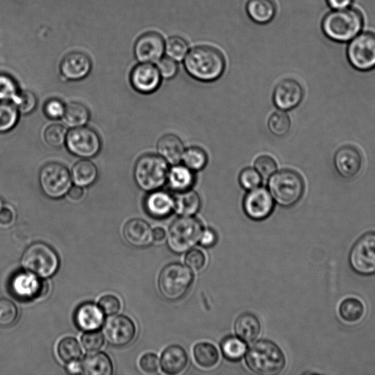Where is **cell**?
I'll use <instances>...</instances> for the list:
<instances>
[{
  "label": "cell",
  "instance_id": "17",
  "mask_svg": "<svg viewBox=\"0 0 375 375\" xmlns=\"http://www.w3.org/2000/svg\"><path fill=\"white\" fill-rule=\"evenodd\" d=\"M304 96L302 84L295 80L286 79L275 87L273 101L280 110L286 111L298 107L302 102Z\"/></svg>",
  "mask_w": 375,
  "mask_h": 375
},
{
  "label": "cell",
  "instance_id": "7",
  "mask_svg": "<svg viewBox=\"0 0 375 375\" xmlns=\"http://www.w3.org/2000/svg\"><path fill=\"white\" fill-rule=\"evenodd\" d=\"M24 269L41 278L53 276L60 266V259L55 250L44 243H35L25 250L21 258Z\"/></svg>",
  "mask_w": 375,
  "mask_h": 375
},
{
  "label": "cell",
  "instance_id": "28",
  "mask_svg": "<svg viewBox=\"0 0 375 375\" xmlns=\"http://www.w3.org/2000/svg\"><path fill=\"white\" fill-rule=\"evenodd\" d=\"M174 196V211L181 217H193L201 208V198L192 190L178 192Z\"/></svg>",
  "mask_w": 375,
  "mask_h": 375
},
{
  "label": "cell",
  "instance_id": "43",
  "mask_svg": "<svg viewBox=\"0 0 375 375\" xmlns=\"http://www.w3.org/2000/svg\"><path fill=\"white\" fill-rule=\"evenodd\" d=\"M18 93L16 81L8 74L0 73V102L14 101Z\"/></svg>",
  "mask_w": 375,
  "mask_h": 375
},
{
  "label": "cell",
  "instance_id": "49",
  "mask_svg": "<svg viewBox=\"0 0 375 375\" xmlns=\"http://www.w3.org/2000/svg\"><path fill=\"white\" fill-rule=\"evenodd\" d=\"M157 68L161 77L165 80L173 79L179 72L177 62L170 57L161 58L158 62Z\"/></svg>",
  "mask_w": 375,
  "mask_h": 375
},
{
  "label": "cell",
  "instance_id": "40",
  "mask_svg": "<svg viewBox=\"0 0 375 375\" xmlns=\"http://www.w3.org/2000/svg\"><path fill=\"white\" fill-rule=\"evenodd\" d=\"M165 52L168 57L176 62L182 61L189 53V44L182 37L174 36L167 42Z\"/></svg>",
  "mask_w": 375,
  "mask_h": 375
},
{
  "label": "cell",
  "instance_id": "38",
  "mask_svg": "<svg viewBox=\"0 0 375 375\" xmlns=\"http://www.w3.org/2000/svg\"><path fill=\"white\" fill-rule=\"evenodd\" d=\"M270 131L275 136H284L289 133L291 128V120L284 111L274 112L268 122Z\"/></svg>",
  "mask_w": 375,
  "mask_h": 375
},
{
  "label": "cell",
  "instance_id": "11",
  "mask_svg": "<svg viewBox=\"0 0 375 375\" xmlns=\"http://www.w3.org/2000/svg\"><path fill=\"white\" fill-rule=\"evenodd\" d=\"M349 264L361 276L375 275V232L359 237L349 252Z\"/></svg>",
  "mask_w": 375,
  "mask_h": 375
},
{
  "label": "cell",
  "instance_id": "24",
  "mask_svg": "<svg viewBox=\"0 0 375 375\" xmlns=\"http://www.w3.org/2000/svg\"><path fill=\"white\" fill-rule=\"evenodd\" d=\"M184 151V145L176 134H165L161 137L157 143L158 155L171 165L180 164Z\"/></svg>",
  "mask_w": 375,
  "mask_h": 375
},
{
  "label": "cell",
  "instance_id": "45",
  "mask_svg": "<svg viewBox=\"0 0 375 375\" xmlns=\"http://www.w3.org/2000/svg\"><path fill=\"white\" fill-rule=\"evenodd\" d=\"M262 179L258 172L252 167L244 169L239 176V183L245 190L250 191L260 186Z\"/></svg>",
  "mask_w": 375,
  "mask_h": 375
},
{
  "label": "cell",
  "instance_id": "27",
  "mask_svg": "<svg viewBox=\"0 0 375 375\" xmlns=\"http://www.w3.org/2000/svg\"><path fill=\"white\" fill-rule=\"evenodd\" d=\"M246 12L250 19L258 24H267L276 16L274 0H248Z\"/></svg>",
  "mask_w": 375,
  "mask_h": 375
},
{
  "label": "cell",
  "instance_id": "31",
  "mask_svg": "<svg viewBox=\"0 0 375 375\" xmlns=\"http://www.w3.org/2000/svg\"><path fill=\"white\" fill-rule=\"evenodd\" d=\"M72 182L81 187L93 185L98 179V169L92 161L83 159L73 167L71 171Z\"/></svg>",
  "mask_w": 375,
  "mask_h": 375
},
{
  "label": "cell",
  "instance_id": "47",
  "mask_svg": "<svg viewBox=\"0 0 375 375\" xmlns=\"http://www.w3.org/2000/svg\"><path fill=\"white\" fill-rule=\"evenodd\" d=\"M82 343L87 352L96 353L104 346V336L96 331L86 332L82 337Z\"/></svg>",
  "mask_w": 375,
  "mask_h": 375
},
{
  "label": "cell",
  "instance_id": "46",
  "mask_svg": "<svg viewBox=\"0 0 375 375\" xmlns=\"http://www.w3.org/2000/svg\"><path fill=\"white\" fill-rule=\"evenodd\" d=\"M255 169L262 179L268 180L277 171V164L272 157L262 156L255 161Z\"/></svg>",
  "mask_w": 375,
  "mask_h": 375
},
{
  "label": "cell",
  "instance_id": "18",
  "mask_svg": "<svg viewBox=\"0 0 375 375\" xmlns=\"http://www.w3.org/2000/svg\"><path fill=\"white\" fill-rule=\"evenodd\" d=\"M333 165L337 172L345 179L358 176L363 165V158L358 149L352 145H344L337 149L333 156Z\"/></svg>",
  "mask_w": 375,
  "mask_h": 375
},
{
  "label": "cell",
  "instance_id": "36",
  "mask_svg": "<svg viewBox=\"0 0 375 375\" xmlns=\"http://www.w3.org/2000/svg\"><path fill=\"white\" fill-rule=\"evenodd\" d=\"M19 111L14 103L0 102V133L14 129L19 121Z\"/></svg>",
  "mask_w": 375,
  "mask_h": 375
},
{
  "label": "cell",
  "instance_id": "29",
  "mask_svg": "<svg viewBox=\"0 0 375 375\" xmlns=\"http://www.w3.org/2000/svg\"><path fill=\"white\" fill-rule=\"evenodd\" d=\"M261 331L258 318L250 313H245L237 318L235 323V332L246 343L251 344L257 338Z\"/></svg>",
  "mask_w": 375,
  "mask_h": 375
},
{
  "label": "cell",
  "instance_id": "50",
  "mask_svg": "<svg viewBox=\"0 0 375 375\" xmlns=\"http://www.w3.org/2000/svg\"><path fill=\"white\" fill-rule=\"evenodd\" d=\"M98 307L108 316L114 315L121 309L120 300L115 295H107L100 299Z\"/></svg>",
  "mask_w": 375,
  "mask_h": 375
},
{
  "label": "cell",
  "instance_id": "12",
  "mask_svg": "<svg viewBox=\"0 0 375 375\" xmlns=\"http://www.w3.org/2000/svg\"><path fill=\"white\" fill-rule=\"evenodd\" d=\"M66 144L70 153L84 159L95 156L102 148L98 133L85 127L73 128L68 132Z\"/></svg>",
  "mask_w": 375,
  "mask_h": 375
},
{
  "label": "cell",
  "instance_id": "20",
  "mask_svg": "<svg viewBox=\"0 0 375 375\" xmlns=\"http://www.w3.org/2000/svg\"><path fill=\"white\" fill-rule=\"evenodd\" d=\"M92 70L90 57L82 52H72L62 59L60 71L66 79L78 81L84 79Z\"/></svg>",
  "mask_w": 375,
  "mask_h": 375
},
{
  "label": "cell",
  "instance_id": "48",
  "mask_svg": "<svg viewBox=\"0 0 375 375\" xmlns=\"http://www.w3.org/2000/svg\"><path fill=\"white\" fill-rule=\"evenodd\" d=\"M185 262L192 270L199 271L205 268L206 257L201 250L192 249L185 255Z\"/></svg>",
  "mask_w": 375,
  "mask_h": 375
},
{
  "label": "cell",
  "instance_id": "14",
  "mask_svg": "<svg viewBox=\"0 0 375 375\" xmlns=\"http://www.w3.org/2000/svg\"><path fill=\"white\" fill-rule=\"evenodd\" d=\"M244 210L246 216L255 221L267 219L274 209L275 201L268 190L258 187L250 190L244 199Z\"/></svg>",
  "mask_w": 375,
  "mask_h": 375
},
{
  "label": "cell",
  "instance_id": "32",
  "mask_svg": "<svg viewBox=\"0 0 375 375\" xmlns=\"http://www.w3.org/2000/svg\"><path fill=\"white\" fill-rule=\"evenodd\" d=\"M196 364L203 369L214 368L219 363V353L217 348L208 342H200L194 348Z\"/></svg>",
  "mask_w": 375,
  "mask_h": 375
},
{
  "label": "cell",
  "instance_id": "1",
  "mask_svg": "<svg viewBox=\"0 0 375 375\" xmlns=\"http://www.w3.org/2000/svg\"><path fill=\"white\" fill-rule=\"evenodd\" d=\"M184 66L193 79L202 82H212L222 76L226 68V61L217 48L199 46L188 53Z\"/></svg>",
  "mask_w": 375,
  "mask_h": 375
},
{
  "label": "cell",
  "instance_id": "8",
  "mask_svg": "<svg viewBox=\"0 0 375 375\" xmlns=\"http://www.w3.org/2000/svg\"><path fill=\"white\" fill-rule=\"evenodd\" d=\"M194 276L192 271L180 264L167 266L160 273L158 289L169 301H177L190 289Z\"/></svg>",
  "mask_w": 375,
  "mask_h": 375
},
{
  "label": "cell",
  "instance_id": "57",
  "mask_svg": "<svg viewBox=\"0 0 375 375\" xmlns=\"http://www.w3.org/2000/svg\"><path fill=\"white\" fill-rule=\"evenodd\" d=\"M68 371L71 374L82 373V364L78 360L70 362L67 366Z\"/></svg>",
  "mask_w": 375,
  "mask_h": 375
},
{
  "label": "cell",
  "instance_id": "56",
  "mask_svg": "<svg viewBox=\"0 0 375 375\" xmlns=\"http://www.w3.org/2000/svg\"><path fill=\"white\" fill-rule=\"evenodd\" d=\"M354 0H327V4L332 10H341L351 8Z\"/></svg>",
  "mask_w": 375,
  "mask_h": 375
},
{
  "label": "cell",
  "instance_id": "3",
  "mask_svg": "<svg viewBox=\"0 0 375 375\" xmlns=\"http://www.w3.org/2000/svg\"><path fill=\"white\" fill-rule=\"evenodd\" d=\"M248 369L262 375L280 373L286 365L282 349L269 340H259L249 348L246 356Z\"/></svg>",
  "mask_w": 375,
  "mask_h": 375
},
{
  "label": "cell",
  "instance_id": "58",
  "mask_svg": "<svg viewBox=\"0 0 375 375\" xmlns=\"http://www.w3.org/2000/svg\"><path fill=\"white\" fill-rule=\"evenodd\" d=\"M166 237V232L163 228H157L153 231V239L156 242L163 241Z\"/></svg>",
  "mask_w": 375,
  "mask_h": 375
},
{
  "label": "cell",
  "instance_id": "59",
  "mask_svg": "<svg viewBox=\"0 0 375 375\" xmlns=\"http://www.w3.org/2000/svg\"><path fill=\"white\" fill-rule=\"evenodd\" d=\"M3 207V202L1 197H0V209H1Z\"/></svg>",
  "mask_w": 375,
  "mask_h": 375
},
{
  "label": "cell",
  "instance_id": "15",
  "mask_svg": "<svg viewBox=\"0 0 375 375\" xmlns=\"http://www.w3.org/2000/svg\"><path fill=\"white\" fill-rule=\"evenodd\" d=\"M104 334L110 345L116 347L127 346L134 339L135 324L127 316L111 317L104 324Z\"/></svg>",
  "mask_w": 375,
  "mask_h": 375
},
{
  "label": "cell",
  "instance_id": "34",
  "mask_svg": "<svg viewBox=\"0 0 375 375\" xmlns=\"http://www.w3.org/2000/svg\"><path fill=\"white\" fill-rule=\"evenodd\" d=\"M365 313L364 304L358 299L354 298L345 299L339 307V314L347 322H357L363 318Z\"/></svg>",
  "mask_w": 375,
  "mask_h": 375
},
{
  "label": "cell",
  "instance_id": "25",
  "mask_svg": "<svg viewBox=\"0 0 375 375\" xmlns=\"http://www.w3.org/2000/svg\"><path fill=\"white\" fill-rule=\"evenodd\" d=\"M195 182L194 172L184 165H172L169 169L167 183L170 189L174 193L192 190Z\"/></svg>",
  "mask_w": 375,
  "mask_h": 375
},
{
  "label": "cell",
  "instance_id": "13",
  "mask_svg": "<svg viewBox=\"0 0 375 375\" xmlns=\"http://www.w3.org/2000/svg\"><path fill=\"white\" fill-rule=\"evenodd\" d=\"M48 290L47 283L29 271L17 273L10 282L12 294L21 301H31L43 297Z\"/></svg>",
  "mask_w": 375,
  "mask_h": 375
},
{
  "label": "cell",
  "instance_id": "23",
  "mask_svg": "<svg viewBox=\"0 0 375 375\" xmlns=\"http://www.w3.org/2000/svg\"><path fill=\"white\" fill-rule=\"evenodd\" d=\"M125 239L133 246L145 247L152 242L153 231L149 225L140 219H134L125 225Z\"/></svg>",
  "mask_w": 375,
  "mask_h": 375
},
{
  "label": "cell",
  "instance_id": "4",
  "mask_svg": "<svg viewBox=\"0 0 375 375\" xmlns=\"http://www.w3.org/2000/svg\"><path fill=\"white\" fill-rule=\"evenodd\" d=\"M268 190L274 201L282 207L295 205L302 198L305 183L301 174L292 170L275 172L268 179Z\"/></svg>",
  "mask_w": 375,
  "mask_h": 375
},
{
  "label": "cell",
  "instance_id": "54",
  "mask_svg": "<svg viewBox=\"0 0 375 375\" xmlns=\"http://www.w3.org/2000/svg\"><path fill=\"white\" fill-rule=\"evenodd\" d=\"M68 199L72 202H80L85 196V192L83 187L75 185L71 186L68 194Z\"/></svg>",
  "mask_w": 375,
  "mask_h": 375
},
{
  "label": "cell",
  "instance_id": "33",
  "mask_svg": "<svg viewBox=\"0 0 375 375\" xmlns=\"http://www.w3.org/2000/svg\"><path fill=\"white\" fill-rule=\"evenodd\" d=\"M91 114L89 109L78 102H72L66 106L64 117V122L71 128L84 127L90 120Z\"/></svg>",
  "mask_w": 375,
  "mask_h": 375
},
{
  "label": "cell",
  "instance_id": "16",
  "mask_svg": "<svg viewBox=\"0 0 375 375\" xmlns=\"http://www.w3.org/2000/svg\"><path fill=\"white\" fill-rule=\"evenodd\" d=\"M134 55L140 62L155 64L165 52L164 37L156 32L142 35L134 45Z\"/></svg>",
  "mask_w": 375,
  "mask_h": 375
},
{
  "label": "cell",
  "instance_id": "2",
  "mask_svg": "<svg viewBox=\"0 0 375 375\" xmlns=\"http://www.w3.org/2000/svg\"><path fill=\"white\" fill-rule=\"evenodd\" d=\"M365 19L358 9L332 10L322 21V30L329 39L337 43L351 42L363 30Z\"/></svg>",
  "mask_w": 375,
  "mask_h": 375
},
{
  "label": "cell",
  "instance_id": "42",
  "mask_svg": "<svg viewBox=\"0 0 375 375\" xmlns=\"http://www.w3.org/2000/svg\"><path fill=\"white\" fill-rule=\"evenodd\" d=\"M17 318L18 309L15 304L7 298L0 299V327H11Z\"/></svg>",
  "mask_w": 375,
  "mask_h": 375
},
{
  "label": "cell",
  "instance_id": "51",
  "mask_svg": "<svg viewBox=\"0 0 375 375\" xmlns=\"http://www.w3.org/2000/svg\"><path fill=\"white\" fill-rule=\"evenodd\" d=\"M66 106L59 99H50L44 105V113L50 119H59L64 117Z\"/></svg>",
  "mask_w": 375,
  "mask_h": 375
},
{
  "label": "cell",
  "instance_id": "9",
  "mask_svg": "<svg viewBox=\"0 0 375 375\" xmlns=\"http://www.w3.org/2000/svg\"><path fill=\"white\" fill-rule=\"evenodd\" d=\"M349 64L356 70L367 72L375 69V33H360L347 48Z\"/></svg>",
  "mask_w": 375,
  "mask_h": 375
},
{
  "label": "cell",
  "instance_id": "6",
  "mask_svg": "<svg viewBox=\"0 0 375 375\" xmlns=\"http://www.w3.org/2000/svg\"><path fill=\"white\" fill-rule=\"evenodd\" d=\"M204 230L202 222L196 218H178L172 223L168 230V246L174 253H186L200 241Z\"/></svg>",
  "mask_w": 375,
  "mask_h": 375
},
{
  "label": "cell",
  "instance_id": "10",
  "mask_svg": "<svg viewBox=\"0 0 375 375\" xmlns=\"http://www.w3.org/2000/svg\"><path fill=\"white\" fill-rule=\"evenodd\" d=\"M39 184L46 196L58 199L66 196L71 189V174L65 165L51 162L42 168Z\"/></svg>",
  "mask_w": 375,
  "mask_h": 375
},
{
  "label": "cell",
  "instance_id": "5",
  "mask_svg": "<svg viewBox=\"0 0 375 375\" xmlns=\"http://www.w3.org/2000/svg\"><path fill=\"white\" fill-rule=\"evenodd\" d=\"M169 164L161 156L148 154L143 155L134 167V177L142 190L151 192L161 190L167 183Z\"/></svg>",
  "mask_w": 375,
  "mask_h": 375
},
{
  "label": "cell",
  "instance_id": "21",
  "mask_svg": "<svg viewBox=\"0 0 375 375\" xmlns=\"http://www.w3.org/2000/svg\"><path fill=\"white\" fill-rule=\"evenodd\" d=\"M144 206L148 215L155 219H165L174 211V196L166 191L155 190L147 195Z\"/></svg>",
  "mask_w": 375,
  "mask_h": 375
},
{
  "label": "cell",
  "instance_id": "22",
  "mask_svg": "<svg viewBox=\"0 0 375 375\" xmlns=\"http://www.w3.org/2000/svg\"><path fill=\"white\" fill-rule=\"evenodd\" d=\"M74 320L77 327L84 331H97L104 323V312L93 303H84L75 312Z\"/></svg>",
  "mask_w": 375,
  "mask_h": 375
},
{
  "label": "cell",
  "instance_id": "37",
  "mask_svg": "<svg viewBox=\"0 0 375 375\" xmlns=\"http://www.w3.org/2000/svg\"><path fill=\"white\" fill-rule=\"evenodd\" d=\"M57 354L60 358L68 364L70 362L78 360L82 356V349L77 340L72 337L62 339L57 346Z\"/></svg>",
  "mask_w": 375,
  "mask_h": 375
},
{
  "label": "cell",
  "instance_id": "55",
  "mask_svg": "<svg viewBox=\"0 0 375 375\" xmlns=\"http://www.w3.org/2000/svg\"><path fill=\"white\" fill-rule=\"evenodd\" d=\"M217 241L216 233L212 230H205L200 239V244L204 247H212L214 246Z\"/></svg>",
  "mask_w": 375,
  "mask_h": 375
},
{
  "label": "cell",
  "instance_id": "35",
  "mask_svg": "<svg viewBox=\"0 0 375 375\" xmlns=\"http://www.w3.org/2000/svg\"><path fill=\"white\" fill-rule=\"evenodd\" d=\"M181 161L185 166L195 172L205 168L208 156L203 148L193 146L185 149Z\"/></svg>",
  "mask_w": 375,
  "mask_h": 375
},
{
  "label": "cell",
  "instance_id": "44",
  "mask_svg": "<svg viewBox=\"0 0 375 375\" xmlns=\"http://www.w3.org/2000/svg\"><path fill=\"white\" fill-rule=\"evenodd\" d=\"M12 102L21 114L28 115L35 109L37 99L33 92L24 91L19 93Z\"/></svg>",
  "mask_w": 375,
  "mask_h": 375
},
{
  "label": "cell",
  "instance_id": "52",
  "mask_svg": "<svg viewBox=\"0 0 375 375\" xmlns=\"http://www.w3.org/2000/svg\"><path fill=\"white\" fill-rule=\"evenodd\" d=\"M140 367L146 374H155L159 368V359L154 354H147L141 358Z\"/></svg>",
  "mask_w": 375,
  "mask_h": 375
},
{
  "label": "cell",
  "instance_id": "39",
  "mask_svg": "<svg viewBox=\"0 0 375 375\" xmlns=\"http://www.w3.org/2000/svg\"><path fill=\"white\" fill-rule=\"evenodd\" d=\"M221 351L225 357L230 360L241 359L246 351L244 341L234 336H229L221 343Z\"/></svg>",
  "mask_w": 375,
  "mask_h": 375
},
{
  "label": "cell",
  "instance_id": "19",
  "mask_svg": "<svg viewBox=\"0 0 375 375\" xmlns=\"http://www.w3.org/2000/svg\"><path fill=\"white\" fill-rule=\"evenodd\" d=\"M134 89L143 94H152L161 86L162 77L154 64L140 62L132 70L130 77Z\"/></svg>",
  "mask_w": 375,
  "mask_h": 375
},
{
  "label": "cell",
  "instance_id": "30",
  "mask_svg": "<svg viewBox=\"0 0 375 375\" xmlns=\"http://www.w3.org/2000/svg\"><path fill=\"white\" fill-rule=\"evenodd\" d=\"M82 373L89 375H111L113 373L109 357L103 353L86 356L82 361Z\"/></svg>",
  "mask_w": 375,
  "mask_h": 375
},
{
  "label": "cell",
  "instance_id": "41",
  "mask_svg": "<svg viewBox=\"0 0 375 375\" xmlns=\"http://www.w3.org/2000/svg\"><path fill=\"white\" fill-rule=\"evenodd\" d=\"M68 131L61 124H53L44 132V140L51 147H59L66 144Z\"/></svg>",
  "mask_w": 375,
  "mask_h": 375
},
{
  "label": "cell",
  "instance_id": "53",
  "mask_svg": "<svg viewBox=\"0 0 375 375\" xmlns=\"http://www.w3.org/2000/svg\"><path fill=\"white\" fill-rule=\"evenodd\" d=\"M16 221L15 211L9 207L0 209V228H8Z\"/></svg>",
  "mask_w": 375,
  "mask_h": 375
},
{
  "label": "cell",
  "instance_id": "26",
  "mask_svg": "<svg viewBox=\"0 0 375 375\" xmlns=\"http://www.w3.org/2000/svg\"><path fill=\"white\" fill-rule=\"evenodd\" d=\"M188 361L189 358L185 349L179 345H172L162 354L161 367L166 374H178L185 369Z\"/></svg>",
  "mask_w": 375,
  "mask_h": 375
}]
</instances>
